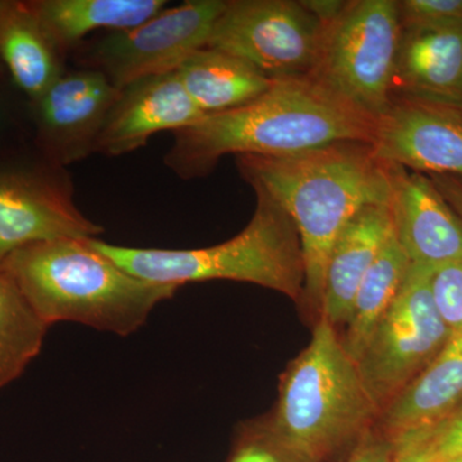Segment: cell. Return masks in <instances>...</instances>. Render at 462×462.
I'll use <instances>...</instances> for the list:
<instances>
[{"instance_id": "cell-18", "label": "cell", "mask_w": 462, "mask_h": 462, "mask_svg": "<svg viewBox=\"0 0 462 462\" xmlns=\"http://www.w3.org/2000/svg\"><path fill=\"white\" fill-rule=\"evenodd\" d=\"M62 56L30 2L0 0V58L32 103L65 74Z\"/></svg>"}, {"instance_id": "cell-15", "label": "cell", "mask_w": 462, "mask_h": 462, "mask_svg": "<svg viewBox=\"0 0 462 462\" xmlns=\"http://www.w3.org/2000/svg\"><path fill=\"white\" fill-rule=\"evenodd\" d=\"M393 233L389 205H373L361 209L334 243L325 273L321 318L337 330L345 327L361 282Z\"/></svg>"}, {"instance_id": "cell-11", "label": "cell", "mask_w": 462, "mask_h": 462, "mask_svg": "<svg viewBox=\"0 0 462 462\" xmlns=\"http://www.w3.org/2000/svg\"><path fill=\"white\" fill-rule=\"evenodd\" d=\"M102 233L75 205L71 187L62 179L25 170L0 171V264L33 243L90 239Z\"/></svg>"}, {"instance_id": "cell-16", "label": "cell", "mask_w": 462, "mask_h": 462, "mask_svg": "<svg viewBox=\"0 0 462 462\" xmlns=\"http://www.w3.org/2000/svg\"><path fill=\"white\" fill-rule=\"evenodd\" d=\"M462 402V336H452L430 366L380 412L376 436L396 443L430 430Z\"/></svg>"}, {"instance_id": "cell-13", "label": "cell", "mask_w": 462, "mask_h": 462, "mask_svg": "<svg viewBox=\"0 0 462 462\" xmlns=\"http://www.w3.org/2000/svg\"><path fill=\"white\" fill-rule=\"evenodd\" d=\"M389 170L394 236L410 263L436 269L461 261V217L430 176L397 165H389Z\"/></svg>"}, {"instance_id": "cell-3", "label": "cell", "mask_w": 462, "mask_h": 462, "mask_svg": "<svg viewBox=\"0 0 462 462\" xmlns=\"http://www.w3.org/2000/svg\"><path fill=\"white\" fill-rule=\"evenodd\" d=\"M90 239L33 243L9 254L0 269L48 327L78 322L130 336L179 288L142 281L125 272L94 248Z\"/></svg>"}, {"instance_id": "cell-25", "label": "cell", "mask_w": 462, "mask_h": 462, "mask_svg": "<svg viewBox=\"0 0 462 462\" xmlns=\"http://www.w3.org/2000/svg\"><path fill=\"white\" fill-rule=\"evenodd\" d=\"M430 289L446 327L452 336H462V260L433 269Z\"/></svg>"}, {"instance_id": "cell-19", "label": "cell", "mask_w": 462, "mask_h": 462, "mask_svg": "<svg viewBox=\"0 0 462 462\" xmlns=\"http://www.w3.org/2000/svg\"><path fill=\"white\" fill-rule=\"evenodd\" d=\"M176 74L189 98L205 115L248 105L266 93L273 81L245 60L208 47L194 51Z\"/></svg>"}, {"instance_id": "cell-10", "label": "cell", "mask_w": 462, "mask_h": 462, "mask_svg": "<svg viewBox=\"0 0 462 462\" xmlns=\"http://www.w3.org/2000/svg\"><path fill=\"white\" fill-rule=\"evenodd\" d=\"M370 147L388 165L462 178V106L393 98L374 124Z\"/></svg>"}, {"instance_id": "cell-28", "label": "cell", "mask_w": 462, "mask_h": 462, "mask_svg": "<svg viewBox=\"0 0 462 462\" xmlns=\"http://www.w3.org/2000/svg\"><path fill=\"white\" fill-rule=\"evenodd\" d=\"M394 449V443L374 433V436L345 462H393Z\"/></svg>"}, {"instance_id": "cell-24", "label": "cell", "mask_w": 462, "mask_h": 462, "mask_svg": "<svg viewBox=\"0 0 462 462\" xmlns=\"http://www.w3.org/2000/svg\"><path fill=\"white\" fill-rule=\"evenodd\" d=\"M398 14L406 32L462 29V0H403Z\"/></svg>"}, {"instance_id": "cell-31", "label": "cell", "mask_w": 462, "mask_h": 462, "mask_svg": "<svg viewBox=\"0 0 462 462\" xmlns=\"http://www.w3.org/2000/svg\"><path fill=\"white\" fill-rule=\"evenodd\" d=\"M445 462H462V455L457 456V457L451 458V460H447Z\"/></svg>"}, {"instance_id": "cell-2", "label": "cell", "mask_w": 462, "mask_h": 462, "mask_svg": "<svg viewBox=\"0 0 462 462\" xmlns=\"http://www.w3.org/2000/svg\"><path fill=\"white\" fill-rule=\"evenodd\" d=\"M374 124L311 76L273 79L254 102L172 133L165 163L189 180L211 172L227 154L282 157L340 142L370 144Z\"/></svg>"}, {"instance_id": "cell-12", "label": "cell", "mask_w": 462, "mask_h": 462, "mask_svg": "<svg viewBox=\"0 0 462 462\" xmlns=\"http://www.w3.org/2000/svg\"><path fill=\"white\" fill-rule=\"evenodd\" d=\"M120 89L94 69L63 74L33 102L38 139L56 166L97 153L103 126Z\"/></svg>"}, {"instance_id": "cell-23", "label": "cell", "mask_w": 462, "mask_h": 462, "mask_svg": "<svg viewBox=\"0 0 462 462\" xmlns=\"http://www.w3.org/2000/svg\"><path fill=\"white\" fill-rule=\"evenodd\" d=\"M225 462H316L273 424L270 413L240 421Z\"/></svg>"}, {"instance_id": "cell-22", "label": "cell", "mask_w": 462, "mask_h": 462, "mask_svg": "<svg viewBox=\"0 0 462 462\" xmlns=\"http://www.w3.org/2000/svg\"><path fill=\"white\" fill-rule=\"evenodd\" d=\"M48 328L0 269V388L25 372L42 351Z\"/></svg>"}, {"instance_id": "cell-7", "label": "cell", "mask_w": 462, "mask_h": 462, "mask_svg": "<svg viewBox=\"0 0 462 462\" xmlns=\"http://www.w3.org/2000/svg\"><path fill=\"white\" fill-rule=\"evenodd\" d=\"M433 269L410 264L400 293L356 361L380 412L411 384L452 338L431 296Z\"/></svg>"}, {"instance_id": "cell-4", "label": "cell", "mask_w": 462, "mask_h": 462, "mask_svg": "<svg viewBox=\"0 0 462 462\" xmlns=\"http://www.w3.org/2000/svg\"><path fill=\"white\" fill-rule=\"evenodd\" d=\"M273 424L316 462H345L375 433L380 410L339 331L324 318L279 379Z\"/></svg>"}, {"instance_id": "cell-26", "label": "cell", "mask_w": 462, "mask_h": 462, "mask_svg": "<svg viewBox=\"0 0 462 462\" xmlns=\"http://www.w3.org/2000/svg\"><path fill=\"white\" fill-rule=\"evenodd\" d=\"M431 440L438 462L462 455V402L431 430Z\"/></svg>"}, {"instance_id": "cell-6", "label": "cell", "mask_w": 462, "mask_h": 462, "mask_svg": "<svg viewBox=\"0 0 462 462\" xmlns=\"http://www.w3.org/2000/svg\"><path fill=\"white\" fill-rule=\"evenodd\" d=\"M398 2L355 0L324 26L311 76L367 117L376 120L392 102L401 42Z\"/></svg>"}, {"instance_id": "cell-5", "label": "cell", "mask_w": 462, "mask_h": 462, "mask_svg": "<svg viewBox=\"0 0 462 462\" xmlns=\"http://www.w3.org/2000/svg\"><path fill=\"white\" fill-rule=\"evenodd\" d=\"M247 226L220 245L199 249L124 247L96 238L90 245L142 281L180 288L189 282L233 281L272 289L302 306L305 263L293 221L272 199L254 190Z\"/></svg>"}, {"instance_id": "cell-8", "label": "cell", "mask_w": 462, "mask_h": 462, "mask_svg": "<svg viewBox=\"0 0 462 462\" xmlns=\"http://www.w3.org/2000/svg\"><path fill=\"white\" fill-rule=\"evenodd\" d=\"M324 26L293 0H227L207 47L256 67L270 79L309 76Z\"/></svg>"}, {"instance_id": "cell-1", "label": "cell", "mask_w": 462, "mask_h": 462, "mask_svg": "<svg viewBox=\"0 0 462 462\" xmlns=\"http://www.w3.org/2000/svg\"><path fill=\"white\" fill-rule=\"evenodd\" d=\"M236 165L245 180L272 199L296 226L305 263L300 310L314 325L321 318L331 248L361 209L389 205V165L364 142H340L291 156H236Z\"/></svg>"}, {"instance_id": "cell-21", "label": "cell", "mask_w": 462, "mask_h": 462, "mask_svg": "<svg viewBox=\"0 0 462 462\" xmlns=\"http://www.w3.org/2000/svg\"><path fill=\"white\" fill-rule=\"evenodd\" d=\"M410 264L409 257L393 233L361 282L345 325V333L339 334L346 351L355 363L363 354L376 325L400 293Z\"/></svg>"}, {"instance_id": "cell-17", "label": "cell", "mask_w": 462, "mask_h": 462, "mask_svg": "<svg viewBox=\"0 0 462 462\" xmlns=\"http://www.w3.org/2000/svg\"><path fill=\"white\" fill-rule=\"evenodd\" d=\"M462 106V29L401 33L393 90Z\"/></svg>"}, {"instance_id": "cell-27", "label": "cell", "mask_w": 462, "mask_h": 462, "mask_svg": "<svg viewBox=\"0 0 462 462\" xmlns=\"http://www.w3.org/2000/svg\"><path fill=\"white\" fill-rule=\"evenodd\" d=\"M431 430L411 434L394 443L396 449L393 462H438L431 440Z\"/></svg>"}, {"instance_id": "cell-14", "label": "cell", "mask_w": 462, "mask_h": 462, "mask_svg": "<svg viewBox=\"0 0 462 462\" xmlns=\"http://www.w3.org/2000/svg\"><path fill=\"white\" fill-rule=\"evenodd\" d=\"M205 114L194 105L176 71L121 88L107 116L97 153L123 156L144 147L154 134L178 132Z\"/></svg>"}, {"instance_id": "cell-30", "label": "cell", "mask_w": 462, "mask_h": 462, "mask_svg": "<svg viewBox=\"0 0 462 462\" xmlns=\"http://www.w3.org/2000/svg\"><path fill=\"white\" fill-rule=\"evenodd\" d=\"M303 5L321 23L329 25L345 11L346 3L342 0H300Z\"/></svg>"}, {"instance_id": "cell-9", "label": "cell", "mask_w": 462, "mask_h": 462, "mask_svg": "<svg viewBox=\"0 0 462 462\" xmlns=\"http://www.w3.org/2000/svg\"><path fill=\"white\" fill-rule=\"evenodd\" d=\"M226 3L189 0L134 29L111 32L94 45L90 69L102 72L117 89L176 71L194 51L207 47Z\"/></svg>"}, {"instance_id": "cell-20", "label": "cell", "mask_w": 462, "mask_h": 462, "mask_svg": "<svg viewBox=\"0 0 462 462\" xmlns=\"http://www.w3.org/2000/svg\"><path fill=\"white\" fill-rule=\"evenodd\" d=\"M36 16L65 53L96 30L124 32L166 8L165 0H32Z\"/></svg>"}, {"instance_id": "cell-29", "label": "cell", "mask_w": 462, "mask_h": 462, "mask_svg": "<svg viewBox=\"0 0 462 462\" xmlns=\"http://www.w3.org/2000/svg\"><path fill=\"white\" fill-rule=\"evenodd\" d=\"M430 178L446 202L462 220V178L451 175H430Z\"/></svg>"}]
</instances>
